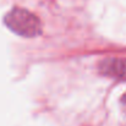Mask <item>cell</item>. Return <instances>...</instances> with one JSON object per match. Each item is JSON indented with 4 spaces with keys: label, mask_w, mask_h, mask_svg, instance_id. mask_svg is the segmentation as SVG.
I'll return each instance as SVG.
<instances>
[{
    "label": "cell",
    "mask_w": 126,
    "mask_h": 126,
    "mask_svg": "<svg viewBox=\"0 0 126 126\" xmlns=\"http://www.w3.org/2000/svg\"><path fill=\"white\" fill-rule=\"evenodd\" d=\"M5 25L16 34L33 38L42 33L41 20L31 11L21 7L10 10L4 17Z\"/></svg>",
    "instance_id": "obj_1"
},
{
    "label": "cell",
    "mask_w": 126,
    "mask_h": 126,
    "mask_svg": "<svg viewBox=\"0 0 126 126\" xmlns=\"http://www.w3.org/2000/svg\"><path fill=\"white\" fill-rule=\"evenodd\" d=\"M99 71L102 75L126 81V58H107L99 64Z\"/></svg>",
    "instance_id": "obj_2"
},
{
    "label": "cell",
    "mask_w": 126,
    "mask_h": 126,
    "mask_svg": "<svg viewBox=\"0 0 126 126\" xmlns=\"http://www.w3.org/2000/svg\"><path fill=\"white\" fill-rule=\"evenodd\" d=\"M121 104H123V108H124V110L126 111V93L123 95V98H121Z\"/></svg>",
    "instance_id": "obj_3"
}]
</instances>
